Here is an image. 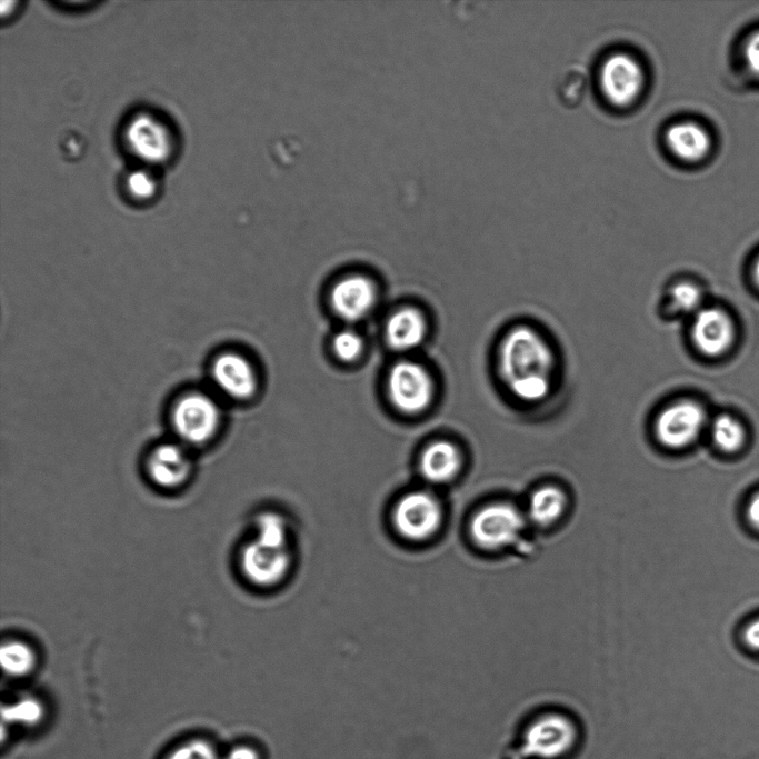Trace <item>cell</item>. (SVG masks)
<instances>
[{
    "label": "cell",
    "mask_w": 759,
    "mask_h": 759,
    "mask_svg": "<svg viewBox=\"0 0 759 759\" xmlns=\"http://www.w3.org/2000/svg\"><path fill=\"white\" fill-rule=\"evenodd\" d=\"M748 518L750 522L759 529V495H757L749 505Z\"/></svg>",
    "instance_id": "31"
},
{
    "label": "cell",
    "mask_w": 759,
    "mask_h": 759,
    "mask_svg": "<svg viewBox=\"0 0 759 759\" xmlns=\"http://www.w3.org/2000/svg\"><path fill=\"white\" fill-rule=\"evenodd\" d=\"M211 377L216 387L234 400L250 399L258 387L254 368L238 352L227 351L216 357L211 364Z\"/></svg>",
    "instance_id": "11"
},
{
    "label": "cell",
    "mask_w": 759,
    "mask_h": 759,
    "mask_svg": "<svg viewBox=\"0 0 759 759\" xmlns=\"http://www.w3.org/2000/svg\"><path fill=\"white\" fill-rule=\"evenodd\" d=\"M170 421L176 436L187 446L209 442L218 432L221 410L207 392L193 390L183 393L173 403Z\"/></svg>",
    "instance_id": "3"
},
{
    "label": "cell",
    "mask_w": 759,
    "mask_h": 759,
    "mask_svg": "<svg viewBox=\"0 0 759 759\" xmlns=\"http://www.w3.org/2000/svg\"><path fill=\"white\" fill-rule=\"evenodd\" d=\"M522 506L507 497H493L478 506L468 519L467 532L482 555L499 556L517 548L528 536Z\"/></svg>",
    "instance_id": "2"
},
{
    "label": "cell",
    "mask_w": 759,
    "mask_h": 759,
    "mask_svg": "<svg viewBox=\"0 0 759 759\" xmlns=\"http://www.w3.org/2000/svg\"><path fill=\"white\" fill-rule=\"evenodd\" d=\"M1 713L3 722L36 726L42 720L44 708L40 700L27 696L2 706Z\"/></svg>",
    "instance_id": "21"
},
{
    "label": "cell",
    "mask_w": 759,
    "mask_h": 759,
    "mask_svg": "<svg viewBox=\"0 0 759 759\" xmlns=\"http://www.w3.org/2000/svg\"><path fill=\"white\" fill-rule=\"evenodd\" d=\"M0 662L7 675L22 677L34 669L37 655L29 643L21 640H9L1 646Z\"/></svg>",
    "instance_id": "19"
},
{
    "label": "cell",
    "mask_w": 759,
    "mask_h": 759,
    "mask_svg": "<svg viewBox=\"0 0 759 759\" xmlns=\"http://www.w3.org/2000/svg\"><path fill=\"white\" fill-rule=\"evenodd\" d=\"M192 465L184 446L161 443L152 449L146 460V471L153 485L161 489L182 486L191 473Z\"/></svg>",
    "instance_id": "13"
},
{
    "label": "cell",
    "mask_w": 759,
    "mask_h": 759,
    "mask_svg": "<svg viewBox=\"0 0 759 759\" xmlns=\"http://www.w3.org/2000/svg\"><path fill=\"white\" fill-rule=\"evenodd\" d=\"M599 84L609 103L625 108L640 96L645 84V71L632 54L615 52L608 56L600 67Z\"/></svg>",
    "instance_id": "4"
},
{
    "label": "cell",
    "mask_w": 759,
    "mask_h": 759,
    "mask_svg": "<svg viewBox=\"0 0 759 759\" xmlns=\"http://www.w3.org/2000/svg\"><path fill=\"white\" fill-rule=\"evenodd\" d=\"M376 302L373 283L361 274L340 279L331 289L330 303L334 312L347 321L364 318Z\"/></svg>",
    "instance_id": "14"
},
{
    "label": "cell",
    "mask_w": 759,
    "mask_h": 759,
    "mask_svg": "<svg viewBox=\"0 0 759 759\" xmlns=\"http://www.w3.org/2000/svg\"><path fill=\"white\" fill-rule=\"evenodd\" d=\"M291 556L287 548L273 547L253 539L241 550L240 567L253 585L269 587L278 583L288 572Z\"/></svg>",
    "instance_id": "10"
},
{
    "label": "cell",
    "mask_w": 759,
    "mask_h": 759,
    "mask_svg": "<svg viewBox=\"0 0 759 759\" xmlns=\"http://www.w3.org/2000/svg\"><path fill=\"white\" fill-rule=\"evenodd\" d=\"M578 732L570 718L558 712L538 717L525 733V750L540 759H556L576 745Z\"/></svg>",
    "instance_id": "9"
},
{
    "label": "cell",
    "mask_w": 759,
    "mask_h": 759,
    "mask_svg": "<svg viewBox=\"0 0 759 759\" xmlns=\"http://www.w3.org/2000/svg\"><path fill=\"white\" fill-rule=\"evenodd\" d=\"M691 336L699 351L716 357L730 347L733 339V327L729 317L721 310L705 308L695 314Z\"/></svg>",
    "instance_id": "15"
},
{
    "label": "cell",
    "mask_w": 759,
    "mask_h": 759,
    "mask_svg": "<svg viewBox=\"0 0 759 759\" xmlns=\"http://www.w3.org/2000/svg\"><path fill=\"white\" fill-rule=\"evenodd\" d=\"M743 638L750 648L759 651V619L746 628Z\"/></svg>",
    "instance_id": "30"
},
{
    "label": "cell",
    "mask_w": 759,
    "mask_h": 759,
    "mask_svg": "<svg viewBox=\"0 0 759 759\" xmlns=\"http://www.w3.org/2000/svg\"><path fill=\"white\" fill-rule=\"evenodd\" d=\"M745 57L751 72L759 77V32L748 40Z\"/></svg>",
    "instance_id": "29"
},
{
    "label": "cell",
    "mask_w": 759,
    "mask_h": 759,
    "mask_svg": "<svg viewBox=\"0 0 759 759\" xmlns=\"http://www.w3.org/2000/svg\"><path fill=\"white\" fill-rule=\"evenodd\" d=\"M256 540L273 547L287 548L289 529L284 518L276 512L260 513L256 519Z\"/></svg>",
    "instance_id": "20"
},
{
    "label": "cell",
    "mask_w": 759,
    "mask_h": 759,
    "mask_svg": "<svg viewBox=\"0 0 759 759\" xmlns=\"http://www.w3.org/2000/svg\"><path fill=\"white\" fill-rule=\"evenodd\" d=\"M585 91V76L580 70L566 71L558 84L559 98L566 106L580 102Z\"/></svg>",
    "instance_id": "26"
},
{
    "label": "cell",
    "mask_w": 759,
    "mask_h": 759,
    "mask_svg": "<svg viewBox=\"0 0 759 759\" xmlns=\"http://www.w3.org/2000/svg\"><path fill=\"white\" fill-rule=\"evenodd\" d=\"M166 759H221L209 741L190 739L176 747Z\"/></svg>",
    "instance_id": "25"
},
{
    "label": "cell",
    "mask_w": 759,
    "mask_h": 759,
    "mask_svg": "<svg viewBox=\"0 0 759 759\" xmlns=\"http://www.w3.org/2000/svg\"><path fill=\"white\" fill-rule=\"evenodd\" d=\"M501 382L517 400L537 402L552 390L557 359L549 341L526 324L510 328L498 347Z\"/></svg>",
    "instance_id": "1"
},
{
    "label": "cell",
    "mask_w": 759,
    "mask_h": 759,
    "mask_svg": "<svg viewBox=\"0 0 759 759\" xmlns=\"http://www.w3.org/2000/svg\"><path fill=\"white\" fill-rule=\"evenodd\" d=\"M668 302L677 313H696L700 310L701 292L690 282H679L671 287Z\"/></svg>",
    "instance_id": "23"
},
{
    "label": "cell",
    "mask_w": 759,
    "mask_h": 759,
    "mask_svg": "<svg viewBox=\"0 0 759 759\" xmlns=\"http://www.w3.org/2000/svg\"><path fill=\"white\" fill-rule=\"evenodd\" d=\"M521 506L530 530L549 531L567 518L572 499L567 486L546 481L529 489Z\"/></svg>",
    "instance_id": "8"
},
{
    "label": "cell",
    "mask_w": 759,
    "mask_h": 759,
    "mask_svg": "<svg viewBox=\"0 0 759 759\" xmlns=\"http://www.w3.org/2000/svg\"><path fill=\"white\" fill-rule=\"evenodd\" d=\"M666 143L672 154L683 161H698L710 149V137L698 123L682 121L670 126L665 134Z\"/></svg>",
    "instance_id": "17"
},
{
    "label": "cell",
    "mask_w": 759,
    "mask_h": 759,
    "mask_svg": "<svg viewBox=\"0 0 759 759\" xmlns=\"http://www.w3.org/2000/svg\"><path fill=\"white\" fill-rule=\"evenodd\" d=\"M755 279L759 286V259H758L756 267H755Z\"/></svg>",
    "instance_id": "32"
},
{
    "label": "cell",
    "mask_w": 759,
    "mask_h": 759,
    "mask_svg": "<svg viewBox=\"0 0 759 759\" xmlns=\"http://www.w3.org/2000/svg\"><path fill=\"white\" fill-rule=\"evenodd\" d=\"M705 420L706 413L698 403L681 400L665 407L657 415L653 432L660 446L678 450L697 439Z\"/></svg>",
    "instance_id": "7"
},
{
    "label": "cell",
    "mask_w": 759,
    "mask_h": 759,
    "mask_svg": "<svg viewBox=\"0 0 759 759\" xmlns=\"http://www.w3.org/2000/svg\"><path fill=\"white\" fill-rule=\"evenodd\" d=\"M126 187L136 199H147L154 192L156 183L148 172L137 170L127 177Z\"/></svg>",
    "instance_id": "27"
},
{
    "label": "cell",
    "mask_w": 759,
    "mask_h": 759,
    "mask_svg": "<svg viewBox=\"0 0 759 759\" xmlns=\"http://www.w3.org/2000/svg\"><path fill=\"white\" fill-rule=\"evenodd\" d=\"M715 443L725 451L737 450L745 438L741 425L728 415L718 416L711 426Z\"/></svg>",
    "instance_id": "22"
},
{
    "label": "cell",
    "mask_w": 759,
    "mask_h": 759,
    "mask_svg": "<svg viewBox=\"0 0 759 759\" xmlns=\"http://www.w3.org/2000/svg\"><path fill=\"white\" fill-rule=\"evenodd\" d=\"M392 521L398 533L411 541L430 538L442 522L438 499L427 491H412L397 502Z\"/></svg>",
    "instance_id": "5"
},
{
    "label": "cell",
    "mask_w": 759,
    "mask_h": 759,
    "mask_svg": "<svg viewBox=\"0 0 759 759\" xmlns=\"http://www.w3.org/2000/svg\"><path fill=\"white\" fill-rule=\"evenodd\" d=\"M462 468L460 450L449 441L430 443L421 453L419 470L429 482L442 485L452 481Z\"/></svg>",
    "instance_id": "16"
},
{
    "label": "cell",
    "mask_w": 759,
    "mask_h": 759,
    "mask_svg": "<svg viewBox=\"0 0 759 759\" xmlns=\"http://www.w3.org/2000/svg\"><path fill=\"white\" fill-rule=\"evenodd\" d=\"M427 333L422 314L412 308H402L390 316L386 323V339L399 351H408L421 344Z\"/></svg>",
    "instance_id": "18"
},
{
    "label": "cell",
    "mask_w": 759,
    "mask_h": 759,
    "mask_svg": "<svg viewBox=\"0 0 759 759\" xmlns=\"http://www.w3.org/2000/svg\"><path fill=\"white\" fill-rule=\"evenodd\" d=\"M392 405L405 413L423 411L432 399L433 383L429 372L413 361H399L391 369L387 380Z\"/></svg>",
    "instance_id": "6"
},
{
    "label": "cell",
    "mask_w": 759,
    "mask_h": 759,
    "mask_svg": "<svg viewBox=\"0 0 759 759\" xmlns=\"http://www.w3.org/2000/svg\"><path fill=\"white\" fill-rule=\"evenodd\" d=\"M126 141L131 152L149 162L161 161L171 149L168 127L148 113L137 114L130 120L126 128Z\"/></svg>",
    "instance_id": "12"
},
{
    "label": "cell",
    "mask_w": 759,
    "mask_h": 759,
    "mask_svg": "<svg viewBox=\"0 0 759 759\" xmlns=\"http://www.w3.org/2000/svg\"><path fill=\"white\" fill-rule=\"evenodd\" d=\"M221 759H263V753L254 745L239 743L230 748Z\"/></svg>",
    "instance_id": "28"
},
{
    "label": "cell",
    "mask_w": 759,
    "mask_h": 759,
    "mask_svg": "<svg viewBox=\"0 0 759 759\" xmlns=\"http://www.w3.org/2000/svg\"><path fill=\"white\" fill-rule=\"evenodd\" d=\"M336 356L346 362L358 359L363 350L362 338L353 330H341L332 339Z\"/></svg>",
    "instance_id": "24"
}]
</instances>
